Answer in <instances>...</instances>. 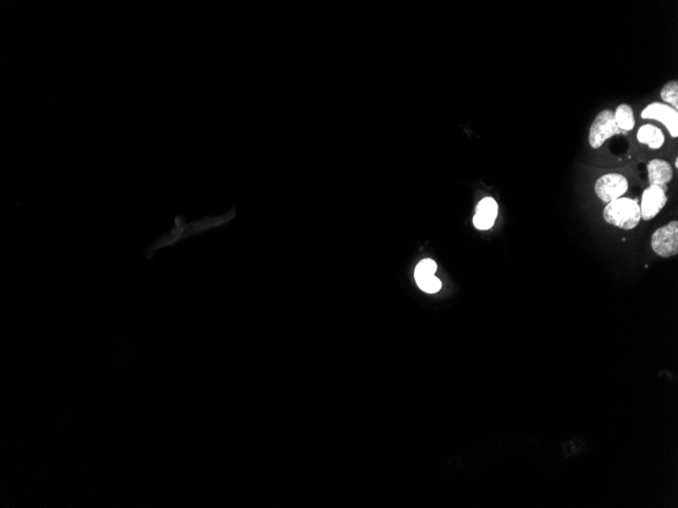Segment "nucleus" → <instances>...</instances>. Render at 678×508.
<instances>
[{
    "label": "nucleus",
    "instance_id": "obj_1",
    "mask_svg": "<svg viewBox=\"0 0 678 508\" xmlns=\"http://www.w3.org/2000/svg\"><path fill=\"white\" fill-rule=\"evenodd\" d=\"M603 218L613 227L630 231L636 229L641 222V210L637 201L622 197L606 204Z\"/></svg>",
    "mask_w": 678,
    "mask_h": 508
},
{
    "label": "nucleus",
    "instance_id": "obj_2",
    "mask_svg": "<svg viewBox=\"0 0 678 508\" xmlns=\"http://www.w3.org/2000/svg\"><path fill=\"white\" fill-rule=\"evenodd\" d=\"M624 133L620 130L615 122V112L612 110H603L594 120L589 131V145L594 150H598L612 136Z\"/></svg>",
    "mask_w": 678,
    "mask_h": 508
},
{
    "label": "nucleus",
    "instance_id": "obj_3",
    "mask_svg": "<svg viewBox=\"0 0 678 508\" xmlns=\"http://www.w3.org/2000/svg\"><path fill=\"white\" fill-rule=\"evenodd\" d=\"M653 251L662 258H670L678 254V222L677 220L660 227L651 238Z\"/></svg>",
    "mask_w": 678,
    "mask_h": 508
},
{
    "label": "nucleus",
    "instance_id": "obj_4",
    "mask_svg": "<svg viewBox=\"0 0 678 508\" xmlns=\"http://www.w3.org/2000/svg\"><path fill=\"white\" fill-rule=\"evenodd\" d=\"M629 189V182L622 174L612 172L600 177L595 184V193L602 202L610 203L622 198Z\"/></svg>",
    "mask_w": 678,
    "mask_h": 508
},
{
    "label": "nucleus",
    "instance_id": "obj_5",
    "mask_svg": "<svg viewBox=\"0 0 678 508\" xmlns=\"http://www.w3.org/2000/svg\"><path fill=\"white\" fill-rule=\"evenodd\" d=\"M642 119L656 120L667 129L670 136L678 138V112L674 108L663 103L654 102L641 113Z\"/></svg>",
    "mask_w": 678,
    "mask_h": 508
},
{
    "label": "nucleus",
    "instance_id": "obj_6",
    "mask_svg": "<svg viewBox=\"0 0 678 508\" xmlns=\"http://www.w3.org/2000/svg\"><path fill=\"white\" fill-rule=\"evenodd\" d=\"M667 192L662 190L657 186H649L642 195L641 219L651 220L657 217L659 212L665 207L667 203Z\"/></svg>",
    "mask_w": 678,
    "mask_h": 508
},
{
    "label": "nucleus",
    "instance_id": "obj_7",
    "mask_svg": "<svg viewBox=\"0 0 678 508\" xmlns=\"http://www.w3.org/2000/svg\"><path fill=\"white\" fill-rule=\"evenodd\" d=\"M235 217H236V209H231L222 217H208L203 219L196 220L191 224H184V239H190L196 234L229 224Z\"/></svg>",
    "mask_w": 678,
    "mask_h": 508
},
{
    "label": "nucleus",
    "instance_id": "obj_8",
    "mask_svg": "<svg viewBox=\"0 0 678 508\" xmlns=\"http://www.w3.org/2000/svg\"><path fill=\"white\" fill-rule=\"evenodd\" d=\"M499 206L492 197L483 198L476 206V215L473 217L474 227L481 231L492 229L497 219Z\"/></svg>",
    "mask_w": 678,
    "mask_h": 508
},
{
    "label": "nucleus",
    "instance_id": "obj_9",
    "mask_svg": "<svg viewBox=\"0 0 678 508\" xmlns=\"http://www.w3.org/2000/svg\"><path fill=\"white\" fill-rule=\"evenodd\" d=\"M647 170L650 186H657L667 192L668 183L673 179L672 165L664 160L655 159L649 162Z\"/></svg>",
    "mask_w": 678,
    "mask_h": 508
},
{
    "label": "nucleus",
    "instance_id": "obj_10",
    "mask_svg": "<svg viewBox=\"0 0 678 508\" xmlns=\"http://www.w3.org/2000/svg\"><path fill=\"white\" fill-rule=\"evenodd\" d=\"M637 138L641 145H647L651 150H659L665 142L664 133L660 128L652 124H645L640 127Z\"/></svg>",
    "mask_w": 678,
    "mask_h": 508
},
{
    "label": "nucleus",
    "instance_id": "obj_11",
    "mask_svg": "<svg viewBox=\"0 0 678 508\" xmlns=\"http://www.w3.org/2000/svg\"><path fill=\"white\" fill-rule=\"evenodd\" d=\"M615 122L617 125L622 131H632L636 125V119H635L632 108L627 104L620 105L615 109Z\"/></svg>",
    "mask_w": 678,
    "mask_h": 508
},
{
    "label": "nucleus",
    "instance_id": "obj_12",
    "mask_svg": "<svg viewBox=\"0 0 678 508\" xmlns=\"http://www.w3.org/2000/svg\"><path fill=\"white\" fill-rule=\"evenodd\" d=\"M661 99L667 103L668 106L678 109V83L677 81H672L663 86L660 93Z\"/></svg>",
    "mask_w": 678,
    "mask_h": 508
},
{
    "label": "nucleus",
    "instance_id": "obj_13",
    "mask_svg": "<svg viewBox=\"0 0 678 508\" xmlns=\"http://www.w3.org/2000/svg\"><path fill=\"white\" fill-rule=\"evenodd\" d=\"M416 284L421 291L426 294H436L440 291L442 287L440 279H438L435 275H428V276H421L416 278Z\"/></svg>",
    "mask_w": 678,
    "mask_h": 508
},
{
    "label": "nucleus",
    "instance_id": "obj_14",
    "mask_svg": "<svg viewBox=\"0 0 678 508\" xmlns=\"http://www.w3.org/2000/svg\"><path fill=\"white\" fill-rule=\"evenodd\" d=\"M437 268V263L431 260V259L421 261V263H418V265L416 266V271H414V278L435 275Z\"/></svg>",
    "mask_w": 678,
    "mask_h": 508
},
{
    "label": "nucleus",
    "instance_id": "obj_15",
    "mask_svg": "<svg viewBox=\"0 0 678 508\" xmlns=\"http://www.w3.org/2000/svg\"><path fill=\"white\" fill-rule=\"evenodd\" d=\"M675 167H678V159L675 160Z\"/></svg>",
    "mask_w": 678,
    "mask_h": 508
}]
</instances>
